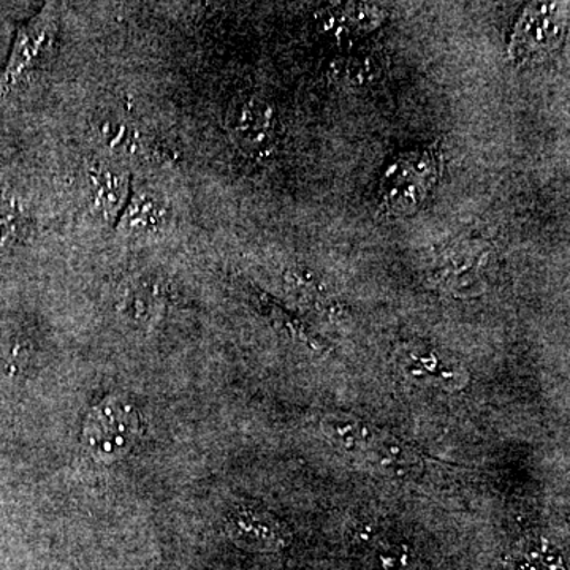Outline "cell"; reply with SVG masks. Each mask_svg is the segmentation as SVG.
Wrapping results in <instances>:
<instances>
[{"label":"cell","mask_w":570,"mask_h":570,"mask_svg":"<svg viewBox=\"0 0 570 570\" xmlns=\"http://www.w3.org/2000/svg\"><path fill=\"white\" fill-rule=\"evenodd\" d=\"M140 436V415L132 404L118 397H108L94 407L82 431V438L94 459L107 463L127 455Z\"/></svg>","instance_id":"cell-3"},{"label":"cell","mask_w":570,"mask_h":570,"mask_svg":"<svg viewBox=\"0 0 570 570\" xmlns=\"http://www.w3.org/2000/svg\"><path fill=\"white\" fill-rule=\"evenodd\" d=\"M21 235V220L17 214L10 213L0 217V243L17 242Z\"/></svg>","instance_id":"cell-15"},{"label":"cell","mask_w":570,"mask_h":570,"mask_svg":"<svg viewBox=\"0 0 570 570\" xmlns=\"http://www.w3.org/2000/svg\"><path fill=\"white\" fill-rule=\"evenodd\" d=\"M322 433L337 452L366 460L381 431L358 420L332 415L322 420Z\"/></svg>","instance_id":"cell-12"},{"label":"cell","mask_w":570,"mask_h":570,"mask_svg":"<svg viewBox=\"0 0 570 570\" xmlns=\"http://www.w3.org/2000/svg\"><path fill=\"white\" fill-rule=\"evenodd\" d=\"M397 362L403 373L412 381L433 385L444 392H460L469 382V374L464 366L434 347L411 344L401 348Z\"/></svg>","instance_id":"cell-8"},{"label":"cell","mask_w":570,"mask_h":570,"mask_svg":"<svg viewBox=\"0 0 570 570\" xmlns=\"http://www.w3.org/2000/svg\"><path fill=\"white\" fill-rule=\"evenodd\" d=\"M55 7L47 3L31 20L20 26L14 36L9 61L0 73V104L9 99L22 78L40 61L52 40L56 17Z\"/></svg>","instance_id":"cell-6"},{"label":"cell","mask_w":570,"mask_h":570,"mask_svg":"<svg viewBox=\"0 0 570 570\" xmlns=\"http://www.w3.org/2000/svg\"><path fill=\"white\" fill-rule=\"evenodd\" d=\"M491 264L493 247L489 243L461 239L442 250L431 269V279L450 295L471 298L485 292Z\"/></svg>","instance_id":"cell-4"},{"label":"cell","mask_w":570,"mask_h":570,"mask_svg":"<svg viewBox=\"0 0 570 570\" xmlns=\"http://www.w3.org/2000/svg\"><path fill=\"white\" fill-rule=\"evenodd\" d=\"M225 127L236 148L253 159L272 156L276 146L275 107L264 97L247 94L236 97L225 116Z\"/></svg>","instance_id":"cell-5"},{"label":"cell","mask_w":570,"mask_h":570,"mask_svg":"<svg viewBox=\"0 0 570 570\" xmlns=\"http://www.w3.org/2000/svg\"><path fill=\"white\" fill-rule=\"evenodd\" d=\"M89 187L94 208L102 214L105 220H116L129 198L132 184H127L115 168L96 165L89 170Z\"/></svg>","instance_id":"cell-14"},{"label":"cell","mask_w":570,"mask_h":570,"mask_svg":"<svg viewBox=\"0 0 570 570\" xmlns=\"http://www.w3.org/2000/svg\"><path fill=\"white\" fill-rule=\"evenodd\" d=\"M225 532L236 547L253 553H276L292 542L291 531L283 521L262 509L234 510L225 521Z\"/></svg>","instance_id":"cell-7"},{"label":"cell","mask_w":570,"mask_h":570,"mask_svg":"<svg viewBox=\"0 0 570 570\" xmlns=\"http://www.w3.org/2000/svg\"><path fill=\"white\" fill-rule=\"evenodd\" d=\"M568 26V3H530L513 26L508 47L510 63L524 67L547 58L564 40Z\"/></svg>","instance_id":"cell-2"},{"label":"cell","mask_w":570,"mask_h":570,"mask_svg":"<svg viewBox=\"0 0 570 570\" xmlns=\"http://www.w3.org/2000/svg\"><path fill=\"white\" fill-rule=\"evenodd\" d=\"M441 141L393 157L379 181V208L390 217H409L425 204L442 171Z\"/></svg>","instance_id":"cell-1"},{"label":"cell","mask_w":570,"mask_h":570,"mask_svg":"<svg viewBox=\"0 0 570 570\" xmlns=\"http://www.w3.org/2000/svg\"><path fill=\"white\" fill-rule=\"evenodd\" d=\"M382 62L366 51H347L333 59L328 67L330 80L348 91H362L381 78Z\"/></svg>","instance_id":"cell-13"},{"label":"cell","mask_w":570,"mask_h":570,"mask_svg":"<svg viewBox=\"0 0 570 570\" xmlns=\"http://www.w3.org/2000/svg\"><path fill=\"white\" fill-rule=\"evenodd\" d=\"M389 20V11L373 3H344L326 11L321 31L336 43L362 40L381 29Z\"/></svg>","instance_id":"cell-9"},{"label":"cell","mask_w":570,"mask_h":570,"mask_svg":"<svg viewBox=\"0 0 570 570\" xmlns=\"http://www.w3.org/2000/svg\"><path fill=\"white\" fill-rule=\"evenodd\" d=\"M285 287L303 306L309 307L322 317L337 318L343 314L340 303L322 276L307 268H292L285 273Z\"/></svg>","instance_id":"cell-11"},{"label":"cell","mask_w":570,"mask_h":570,"mask_svg":"<svg viewBox=\"0 0 570 570\" xmlns=\"http://www.w3.org/2000/svg\"><path fill=\"white\" fill-rule=\"evenodd\" d=\"M170 220L168 206L163 198L149 189L130 187L129 198L116 219V228L124 234L156 235L163 232Z\"/></svg>","instance_id":"cell-10"}]
</instances>
